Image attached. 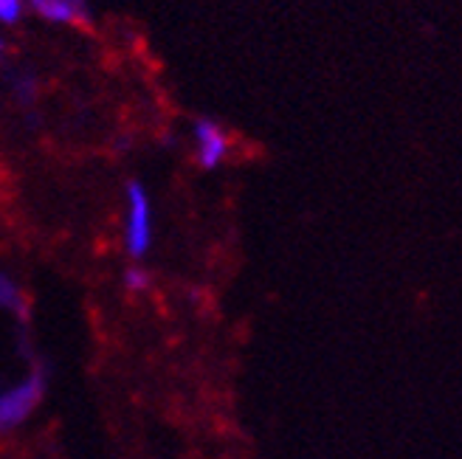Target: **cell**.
<instances>
[{
    "instance_id": "ba28073f",
    "label": "cell",
    "mask_w": 462,
    "mask_h": 459,
    "mask_svg": "<svg viewBox=\"0 0 462 459\" xmlns=\"http://www.w3.org/2000/svg\"><path fill=\"white\" fill-rule=\"evenodd\" d=\"M23 0H0V20L4 23H14L20 17Z\"/></svg>"
},
{
    "instance_id": "8992f818",
    "label": "cell",
    "mask_w": 462,
    "mask_h": 459,
    "mask_svg": "<svg viewBox=\"0 0 462 459\" xmlns=\"http://www.w3.org/2000/svg\"><path fill=\"white\" fill-rule=\"evenodd\" d=\"M122 282H125V288L127 290H133V293H142V290H147L150 288V282H152V277H150V271L147 268H142V265H130L125 273H122Z\"/></svg>"
},
{
    "instance_id": "5b68a950",
    "label": "cell",
    "mask_w": 462,
    "mask_h": 459,
    "mask_svg": "<svg viewBox=\"0 0 462 459\" xmlns=\"http://www.w3.org/2000/svg\"><path fill=\"white\" fill-rule=\"evenodd\" d=\"M32 6L54 23H74V20H88V6L85 0H32Z\"/></svg>"
},
{
    "instance_id": "277c9868",
    "label": "cell",
    "mask_w": 462,
    "mask_h": 459,
    "mask_svg": "<svg viewBox=\"0 0 462 459\" xmlns=\"http://www.w3.org/2000/svg\"><path fill=\"white\" fill-rule=\"evenodd\" d=\"M0 310L12 313L17 321H29V299L12 273L0 271Z\"/></svg>"
},
{
    "instance_id": "52a82bcc",
    "label": "cell",
    "mask_w": 462,
    "mask_h": 459,
    "mask_svg": "<svg viewBox=\"0 0 462 459\" xmlns=\"http://www.w3.org/2000/svg\"><path fill=\"white\" fill-rule=\"evenodd\" d=\"M14 90H17V99H20V102H32V99H34V77H32V74L20 77L17 85H14Z\"/></svg>"
},
{
    "instance_id": "6da1fadb",
    "label": "cell",
    "mask_w": 462,
    "mask_h": 459,
    "mask_svg": "<svg viewBox=\"0 0 462 459\" xmlns=\"http://www.w3.org/2000/svg\"><path fill=\"white\" fill-rule=\"evenodd\" d=\"M45 389H49V370L42 361H32V370L17 383H0V434H12L26 423L40 406Z\"/></svg>"
},
{
    "instance_id": "3957f363",
    "label": "cell",
    "mask_w": 462,
    "mask_h": 459,
    "mask_svg": "<svg viewBox=\"0 0 462 459\" xmlns=\"http://www.w3.org/2000/svg\"><path fill=\"white\" fill-rule=\"evenodd\" d=\"M195 142H198V161L203 170H215L223 164V158L228 155V139L226 133L209 122V119H198L195 122Z\"/></svg>"
},
{
    "instance_id": "7a4b0ae2",
    "label": "cell",
    "mask_w": 462,
    "mask_h": 459,
    "mask_svg": "<svg viewBox=\"0 0 462 459\" xmlns=\"http://www.w3.org/2000/svg\"><path fill=\"white\" fill-rule=\"evenodd\" d=\"M152 245V209L144 183H127V223H125V248L130 260H144Z\"/></svg>"
},
{
    "instance_id": "9c48e42d",
    "label": "cell",
    "mask_w": 462,
    "mask_h": 459,
    "mask_svg": "<svg viewBox=\"0 0 462 459\" xmlns=\"http://www.w3.org/2000/svg\"><path fill=\"white\" fill-rule=\"evenodd\" d=\"M0 54H4V40H0Z\"/></svg>"
}]
</instances>
